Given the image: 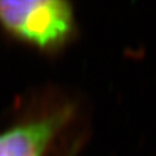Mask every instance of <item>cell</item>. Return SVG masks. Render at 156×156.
<instances>
[{"label":"cell","mask_w":156,"mask_h":156,"mask_svg":"<svg viewBox=\"0 0 156 156\" xmlns=\"http://www.w3.org/2000/svg\"><path fill=\"white\" fill-rule=\"evenodd\" d=\"M0 25L12 37L46 52L63 48L75 33L73 6L63 0L0 2Z\"/></svg>","instance_id":"obj_1"},{"label":"cell","mask_w":156,"mask_h":156,"mask_svg":"<svg viewBox=\"0 0 156 156\" xmlns=\"http://www.w3.org/2000/svg\"><path fill=\"white\" fill-rule=\"evenodd\" d=\"M74 108L58 106L0 133V156H46L71 119Z\"/></svg>","instance_id":"obj_2"},{"label":"cell","mask_w":156,"mask_h":156,"mask_svg":"<svg viewBox=\"0 0 156 156\" xmlns=\"http://www.w3.org/2000/svg\"><path fill=\"white\" fill-rule=\"evenodd\" d=\"M79 149H80V144H79V143H75V144L71 146V149L68 151V154H66L65 156H76V154H77V151H79Z\"/></svg>","instance_id":"obj_3"}]
</instances>
